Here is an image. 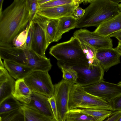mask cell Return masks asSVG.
Returning <instances> with one entry per match:
<instances>
[{"instance_id":"1","label":"cell","mask_w":121,"mask_h":121,"mask_svg":"<svg viewBox=\"0 0 121 121\" xmlns=\"http://www.w3.org/2000/svg\"><path fill=\"white\" fill-rule=\"evenodd\" d=\"M31 21L27 0H15L0 14V46H13V40Z\"/></svg>"},{"instance_id":"2","label":"cell","mask_w":121,"mask_h":121,"mask_svg":"<svg viewBox=\"0 0 121 121\" xmlns=\"http://www.w3.org/2000/svg\"><path fill=\"white\" fill-rule=\"evenodd\" d=\"M85 9L83 17L78 20L76 28L97 27L103 22L116 16L121 12L118 3L113 0H92Z\"/></svg>"},{"instance_id":"3","label":"cell","mask_w":121,"mask_h":121,"mask_svg":"<svg viewBox=\"0 0 121 121\" xmlns=\"http://www.w3.org/2000/svg\"><path fill=\"white\" fill-rule=\"evenodd\" d=\"M49 53L57 60V64L80 67L89 65L80 41L73 36L68 41L52 46Z\"/></svg>"},{"instance_id":"4","label":"cell","mask_w":121,"mask_h":121,"mask_svg":"<svg viewBox=\"0 0 121 121\" xmlns=\"http://www.w3.org/2000/svg\"><path fill=\"white\" fill-rule=\"evenodd\" d=\"M69 110L76 108L103 109L113 111L112 101L91 94L83 86L73 85L69 98Z\"/></svg>"},{"instance_id":"5","label":"cell","mask_w":121,"mask_h":121,"mask_svg":"<svg viewBox=\"0 0 121 121\" xmlns=\"http://www.w3.org/2000/svg\"><path fill=\"white\" fill-rule=\"evenodd\" d=\"M23 79L32 92L43 95L48 98L53 96L54 85L48 72L33 71Z\"/></svg>"},{"instance_id":"6","label":"cell","mask_w":121,"mask_h":121,"mask_svg":"<svg viewBox=\"0 0 121 121\" xmlns=\"http://www.w3.org/2000/svg\"><path fill=\"white\" fill-rule=\"evenodd\" d=\"M48 19L37 13L32 20L33 36L30 49L44 57H46L45 28Z\"/></svg>"},{"instance_id":"7","label":"cell","mask_w":121,"mask_h":121,"mask_svg":"<svg viewBox=\"0 0 121 121\" xmlns=\"http://www.w3.org/2000/svg\"><path fill=\"white\" fill-rule=\"evenodd\" d=\"M72 67L78 73L76 84L84 86L103 80L104 71L99 63L83 67Z\"/></svg>"},{"instance_id":"8","label":"cell","mask_w":121,"mask_h":121,"mask_svg":"<svg viewBox=\"0 0 121 121\" xmlns=\"http://www.w3.org/2000/svg\"><path fill=\"white\" fill-rule=\"evenodd\" d=\"M72 83L63 79L54 85L53 96L56 101L59 121H65V116L69 111L68 105Z\"/></svg>"},{"instance_id":"9","label":"cell","mask_w":121,"mask_h":121,"mask_svg":"<svg viewBox=\"0 0 121 121\" xmlns=\"http://www.w3.org/2000/svg\"><path fill=\"white\" fill-rule=\"evenodd\" d=\"M73 36L90 45L96 50L113 48L112 40L109 36H103L94 31L80 29L76 31Z\"/></svg>"},{"instance_id":"10","label":"cell","mask_w":121,"mask_h":121,"mask_svg":"<svg viewBox=\"0 0 121 121\" xmlns=\"http://www.w3.org/2000/svg\"><path fill=\"white\" fill-rule=\"evenodd\" d=\"M87 93L109 100L112 101L121 95V86L102 81L96 84L83 86Z\"/></svg>"},{"instance_id":"11","label":"cell","mask_w":121,"mask_h":121,"mask_svg":"<svg viewBox=\"0 0 121 121\" xmlns=\"http://www.w3.org/2000/svg\"><path fill=\"white\" fill-rule=\"evenodd\" d=\"M78 0L72 3L56 7L39 9L37 13L49 19H59L66 16H72L74 9L83 3Z\"/></svg>"},{"instance_id":"12","label":"cell","mask_w":121,"mask_h":121,"mask_svg":"<svg viewBox=\"0 0 121 121\" xmlns=\"http://www.w3.org/2000/svg\"><path fill=\"white\" fill-rule=\"evenodd\" d=\"M14 46H0V58L4 60L11 61L27 65L29 50Z\"/></svg>"},{"instance_id":"13","label":"cell","mask_w":121,"mask_h":121,"mask_svg":"<svg viewBox=\"0 0 121 121\" xmlns=\"http://www.w3.org/2000/svg\"><path fill=\"white\" fill-rule=\"evenodd\" d=\"M120 56L112 48L97 50L95 58L104 71L107 72L110 68L121 63Z\"/></svg>"},{"instance_id":"14","label":"cell","mask_w":121,"mask_h":121,"mask_svg":"<svg viewBox=\"0 0 121 121\" xmlns=\"http://www.w3.org/2000/svg\"><path fill=\"white\" fill-rule=\"evenodd\" d=\"M48 98L43 95L32 92L30 102L27 104L35 108L55 120Z\"/></svg>"},{"instance_id":"15","label":"cell","mask_w":121,"mask_h":121,"mask_svg":"<svg viewBox=\"0 0 121 121\" xmlns=\"http://www.w3.org/2000/svg\"><path fill=\"white\" fill-rule=\"evenodd\" d=\"M121 30V12L114 17L103 22L94 31L104 36H108Z\"/></svg>"},{"instance_id":"16","label":"cell","mask_w":121,"mask_h":121,"mask_svg":"<svg viewBox=\"0 0 121 121\" xmlns=\"http://www.w3.org/2000/svg\"><path fill=\"white\" fill-rule=\"evenodd\" d=\"M28 60L27 66L32 68L33 71L48 72L52 67L49 59L38 55L31 49L29 50Z\"/></svg>"},{"instance_id":"17","label":"cell","mask_w":121,"mask_h":121,"mask_svg":"<svg viewBox=\"0 0 121 121\" xmlns=\"http://www.w3.org/2000/svg\"><path fill=\"white\" fill-rule=\"evenodd\" d=\"M3 63L10 75L17 80L24 79L33 71L27 65L6 60H4Z\"/></svg>"},{"instance_id":"18","label":"cell","mask_w":121,"mask_h":121,"mask_svg":"<svg viewBox=\"0 0 121 121\" xmlns=\"http://www.w3.org/2000/svg\"><path fill=\"white\" fill-rule=\"evenodd\" d=\"M32 92L25 83L24 79L17 80L12 95L22 104H28L31 99Z\"/></svg>"},{"instance_id":"19","label":"cell","mask_w":121,"mask_h":121,"mask_svg":"<svg viewBox=\"0 0 121 121\" xmlns=\"http://www.w3.org/2000/svg\"><path fill=\"white\" fill-rule=\"evenodd\" d=\"M20 109L23 115L24 121H55L35 108L27 104H23Z\"/></svg>"},{"instance_id":"20","label":"cell","mask_w":121,"mask_h":121,"mask_svg":"<svg viewBox=\"0 0 121 121\" xmlns=\"http://www.w3.org/2000/svg\"><path fill=\"white\" fill-rule=\"evenodd\" d=\"M78 22V20L72 16L59 18L54 42H58L63 34L76 28Z\"/></svg>"},{"instance_id":"21","label":"cell","mask_w":121,"mask_h":121,"mask_svg":"<svg viewBox=\"0 0 121 121\" xmlns=\"http://www.w3.org/2000/svg\"><path fill=\"white\" fill-rule=\"evenodd\" d=\"M15 81L9 74L0 78V102L12 95Z\"/></svg>"},{"instance_id":"22","label":"cell","mask_w":121,"mask_h":121,"mask_svg":"<svg viewBox=\"0 0 121 121\" xmlns=\"http://www.w3.org/2000/svg\"><path fill=\"white\" fill-rule=\"evenodd\" d=\"M23 104L10 96L0 102V114L19 109Z\"/></svg>"},{"instance_id":"23","label":"cell","mask_w":121,"mask_h":121,"mask_svg":"<svg viewBox=\"0 0 121 121\" xmlns=\"http://www.w3.org/2000/svg\"><path fill=\"white\" fill-rule=\"evenodd\" d=\"M59 19H48L46 23L45 32L46 47L54 42Z\"/></svg>"},{"instance_id":"24","label":"cell","mask_w":121,"mask_h":121,"mask_svg":"<svg viewBox=\"0 0 121 121\" xmlns=\"http://www.w3.org/2000/svg\"><path fill=\"white\" fill-rule=\"evenodd\" d=\"M77 111L89 115L99 121H102L109 117L112 111L103 109H84L76 108Z\"/></svg>"},{"instance_id":"25","label":"cell","mask_w":121,"mask_h":121,"mask_svg":"<svg viewBox=\"0 0 121 121\" xmlns=\"http://www.w3.org/2000/svg\"><path fill=\"white\" fill-rule=\"evenodd\" d=\"M65 121H99L94 117L78 112L75 109L69 110L67 113Z\"/></svg>"},{"instance_id":"26","label":"cell","mask_w":121,"mask_h":121,"mask_svg":"<svg viewBox=\"0 0 121 121\" xmlns=\"http://www.w3.org/2000/svg\"><path fill=\"white\" fill-rule=\"evenodd\" d=\"M57 65L62 73L63 79L74 84H76L78 77L77 72L71 67L60 64Z\"/></svg>"},{"instance_id":"27","label":"cell","mask_w":121,"mask_h":121,"mask_svg":"<svg viewBox=\"0 0 121 121\" xmlns=\"http://www.w3.org/2000/svg\"><path fill=\"white\" fill-rule=\"evenodd\" d=\"M80 41L82 49L88 60L89 65L99 63L95 58L97 50L88 44L82 41Z\"/></svg>"},{"instance_id":"28","label":"cell","mask_w":121,"mask_h":121,"mask_svg":"<svg viewBox=\"0 0 121 121\" xmlns=\"http://www.w3.org/2000/svg\"><path fill=\"white\" fill-rule=\"evenodd\" d=\"M0 121H24L20 109L0 114Z\"/></svg>"},{"instance_id":"29","label":"cell","mask_w":121,"mask_h":121,"mask_svg":"<svg viewBox=\"0 0 121 121\" xmlns=\"http://www.w3.org/2000/svg\"><path fill=\"white\" fill-rule=\"evenodd\" d=\"M28 25L25 29L16 36L13 40V46L18 48H26Z\"/></svg>"},{"instance_id":"30","label":"cell","mask_w":121,"mask_h":121,"mask_svg":"<svg viewBox=\"0 0 121 121\" xmlns=\"http://www.w3.org/2000/svg\"><path fill=\"white\" fill-rule=\"evenodd\" d=\"M77 0H51L39 6L38 9L54 7L71 4L75 2Z\"/></svg>"},{"instance_id":"31","label":"cell","mask_w":121,"mask_h":121,"mask_svg":"<svg viewBox=\"0 0 121 121\" xmlns=\"http://www.w3.org/2000/svg\"><path fill=\"white\" fill-rule=\"evenodd\" d=\"M30 10L31 20L32 21L37 13L39 6L38 3V0H27Z\"/></svg>"},{"instance_id":"32","label":"cell","mask_w":121,"mask_h":121,"mask_svg":"<svg viewBox=\"0 0 121 121\" xmlns=\"http://www.w3.org/2000/svg\"><path fill=\"white\" fill-rule=\"evenodd\" d=\"M48 100L55 121H59L57 108L55 99L54 96L49 98Z\"/></svg>"},{"instance_id":"33","label":"cell","mask_w":121,"mask_h":121,"mask_svg":"<svg viewBox=\"0 0 121 121\" xmlns=\"http://www.w3.org/2000/svg\"><path fill=\"white\" fill-rule=\"evenodd\" d=\"M33 36L32 21H30L28 25V28L27 36L26 43V48L30 49Z\"/></svg>"},{"instance_id":"34","label":"cell","mask_w":121,"mask_h":121,"mask_svg":"<svg viewBox=\"0 0 121 121\" xmlns=\"http://www.w3.org/2000/svg\"><path fill=\"white\" fill-rule=\"evenodd\" d=\"M113 111H121V95L112 100Z\"/></svg>"},{"instance_id":"35","label":"cell","mask_w":121,"mask_h":121,"mask_svg":"<svg viewBox=\"0 0 121 121\" xmlns=\"http://www.w3.org/2000/svg\"><path fill=\"white\" fill-rule=\"evenodd\" d=\"M85 12V9H83L79 6L76 8L74 10L72 16L79 20L83 16Z\"/></svg>"},{"instance_id":"36","label":"cell","mask_w":121,"mask_h":121,"mask_svg":"<svg viewBox=\"0 0 121 121\" xmlns=\"http://www.w3.org/2000/svg\"><path fill=\"white\" fill-rule=\"evenodd\" d=\"M121 116V111H112L111 115L102 121H116Z\"/></svg>"},{"instance_id":"37","label":"cell","mask_w":121,"mask_h":121,"mask_svg":"<svg viewBox=\"0 0 121 121\" xmlns=\"http://www.w3.org/2000/svg\"><path fill=\"white\" fill-rule=\"evenodd\" d=\"M109 36L111 37H114L116 38L118 40V41L121 42V30L114 33L110 35Z\"/></svg>"},{"instance_id":"38","label":"cell","mask_w":121,"mask_h":121,"mask_svg":"<svg viewBox=\"0 0 121 121\" xmlns=\"http://www.w3.org/2000/svg\"><path fill=\"white\" fill-rule=\"evenodd\" d=\"M115 49L119 54L121 56V42L118 41V44L117 47L115 48Z\"/></svg>"},{"instance_id":"39","label":"cell","mask_w":121,"mask_h":121,"mask_svg":"<svg viewBox=\"0 0 121 121\" xmlns=\"http://www.w3.org/2000/svg\"><path fill=\"white\" fill-rule=\"evenodd\" d=\"M51 0H38V3L39 6L44 4Z\"/></svg>"},{"instance_id":"40","label":"cell","mask_w":121,"mask_h":121,"mask_svg":"<svg viewBox=\"0 0 121 121\" xmlns=\"http://www.w3.org/2000/svg\"><path fill=\"white\" fill-rule=\"evenodd\" d=\"M4 1V0H0V14L2 12V6Z\"/></svg>"},{"instance_id":"41","label":"cell","mask_w":121,"mask_h":121,"mask_svg":"<svg viewBox=\"0 0 121 121\" xmlns=\"http://www.w3.org/2000/svg\"><path fill=\"white\" fill-rule=\"evenodd\" d=\"M0 67H5L4 63L2 62L1 59V58H0Z\"/></svg>"},{"instance_id":"42","label":"cell","mask_w":121,"mask_h":121,"mask_svg":"<svg viewBox=\"0 0 121 121\" xmlns=\"http://www.w3.org/2000/svg\"><path fill=\"white\" fill-rule=\"evenodd\" d=\"M118 7L120 11L121 12V2L120 3L118 4Z\"/></svg>"},{"instance_id":"43","label":"cell","mask_w":121,"mask_h":121,"mask_svg":"<svg viewBox=\"0 0 121 121\" xmlns=\"http://www.w3.org/2000/svg\"><path fill=\"white\" fill-rule=\"evenodd\" d=\"M116 121H121V116Z\"/></svg>"},{"instance_id":"44","label":"cell","mask_w":121,"mask_h":121,"mask_svg":"<svg viewBox=\"0 0 121 121\" xmlns=\"http://www.w3.org/2000/svg\"><path fill=\"white\" fill-rule=\"evenodd\" d=\"M118 85L121 86V81L119 82L118 84H117Z\"/></svg>"},{"instance_id":"45","label":"cell","mask_w":121,"mask_h":121,"mask_svg":"<svg viewBox=\"0 0 121 121\" xmlns=\"http://www.w3.org/2000/svg\"><path fill=\"white\" fill-rule=\"evenodd\" d=\"M55 121L54 120H53V121Z\"/></svg>"},{"instance_id":"46","label":"cell","mask_w":121,"mask_h":121,"mask_svg":"<svg viewBox=\"0 0 121 121\" xmlns=\"http://www.w3.org/2000/svg\"></svg>"}]
</instances>
